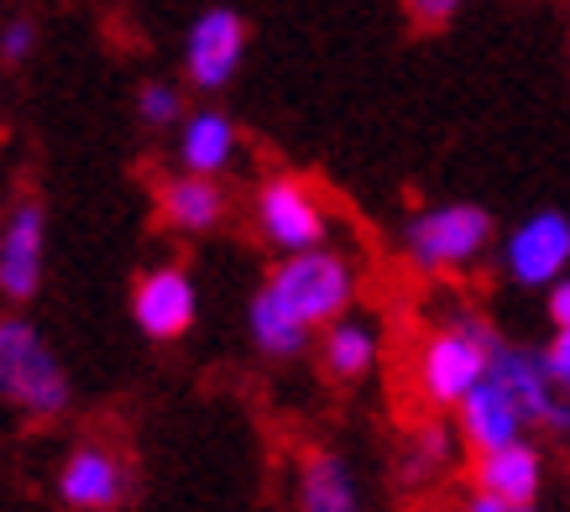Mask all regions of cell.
Masks as SVG:
<instances>
[{
  "label": "cell",
  "instance_id": "obj_16",
  "mask_svg": "<svg viewBox=\"0 0 570 512\" xmlns=\"http://www.w3.org/2000/svg\"><path fill=\"white\" fill-rule=\"evenodd\" d=\"M178 173H199V178H225L236 152H242V131L220 105H194L174 131Z\"/></svg>",
  "mask_w": 570,
  "mask_h": 512
},
{
  "label": "cell",
  "instance_id": "obj_19",
  "mask_svg": "<svg viewBox=\"0 0 570 512\" xmlns=\"http://www.w3.org/2000/svg\"><path fill=\"white\" fill-rule=\"evenodd\" d=\"M131 105H137V120L147 131H178V120L189 116L184 85H168V79H141Z\"/></svg>",
  "mask_w": 570,
  "mask_h": 512
},
{
  "label": "cell",
  "instance_id": "obj_7",
  "mask_svg": "<svg viewBox=\"0 0 570 512\" xmlns=\"http://www.w3.org/2000/svg\"><path fill=\"white\" fill-rule=\"evenodd\" d=\"M487 372L498 376L502 387H508V397L519 403L523 424L544 429V434H554V440H570V387L550 372L544 351L502 341L498 351H492V366H487Z\"/></svg>",
  "mask_w": 570,
  "mask_h": 512
},
{
  "label": "cell",
  "instance_id": "obj_4",
  "mask_svg": "<svg viewBox=\"0 0 570 512\" xmlns=\"http://www.w3.org/2000/svg\"><path fill=\"white\" fill-rule=\"evenodd\" d=\"M498 240V220L492 209L476 205V199H440V205L414 209L403 230H397V246H403V262L414 267L419 277H450L466 273L471 262H482Z\"/></svg>",
  "mask_w": 570,
  "mask_h": 512
},
{
  "label": "cell",
  "instance_id": "obj_22",
  "mask_svg": "<svg viewBox=\"0 0 570 512\" xmlns=\"http://www.w3.org/2000/svg\"><path fill=\"white\" fill-rule=\"evenodd\" d=\"M544 314H550V329H570V273L544 288Z\"/></svg>",
  "mask_w": 570,
  "mask_h": 512
},
{
  "label": "cell",
  "instance_id": "obj_12",
  "mask_svg": "<svg viewBox=\"0 0 570 512\" xmlns=\"http://www.w3.org/2000/svg\"><path fill=\"white\" fill-rule=\"evenodd\" d=\"M157 220L174 236H215L230 220V188L220 178H199V173H168L157 184Z\"/></svg>",
  "mask_w": 570,
  "mask_h": 512
},
{
  "label": "cell",
  "instance_id": "obj_23",
  "mask_svg": "<svg viewBox=\"0 0 570 512\" xmlns=\"http://www.w3.org/2000/svg\"><path fill=\"white\" fill-rule=\"evenodd\" d=\"M539 351H544V361H550V372L570 387V329H554L550 345H539Z\"/></svg>",
  "mask_w": 570,
  "mask_h": 512
},
{
  "label": "cell",
  "instance_id": "obj_10",
  "mask_svg": "<svg viewBox=\"0 0 570 512\" xmlns=\"http://www.w3.org/2000/svg\"><path fill=\"white\" fill-rule=\"evenodd\" d=\"M131 325L147 341H184L199 325V283L184 262H157L131 283Z\"/></svg>",
  "mask_w": 570,
  "mask_h": 512
},
{
  "label": "cell",
  "instance_id": "obj_8",
  "mask_svg": "<svg viewBox=\"0 0 570 512\" xmlns=\"http://www.w3.org/2000/svg\"><path fill=\"white\" fill-rule=\"evenodd\" d=\"M246 42H252V27H246L242 11H230V6L199 11L184 32V85L199 89L205 100L225 95L246 63Z\"/></svg>",
  "mask_w": 570,
  "mask_h": 512
},
{
  "label": "cell",
  "instance_id": "obj_5",
  "mask_svg": "<svg viewBox=\"0 0 570 512\" xmlns=\"http://www.w3.org/2000/svg\"><path fill=\"white\" fill-rule=\"evenodd\" d=\"M252 225H257V236L277 256L309 252V246H325L330 240V205L309 178H298V173H267L252 188Z\"/></svg>",
  "mask_w": 570,
  "mask_h": 512
},
{
  "label": "cell",
  "instance_id": "obj_3",
  "mask_svg": "<svg viewBox=\"0 0 570 512\" xmlns=\"http://www.w3.org/2000/svg\"><path fill=\"white\" fill-rule=\"evenodd\" d=\"M0 403L32 424H52L73 408L69 366L21 308L0 314Z\"/></svg>",
  "mask_w": 570,
  "mask_h": 512
},
{
  "label": "cell",
  "instance_id": "obj_13",
  "mask_svg": "<svg viewBox=\"0 0 570 512\" xmlns=\"http://www.w3.org/2000/svg\"><path fill=\"white\" fill-rule=\"evenodd\" d=\"M294 508L298 512H366L362 481L351 461L330 444H304L294 461Z\"/></svg>",
  "mask_w": 570,
  "mask_h": 512
},
{
  "label": "cell",
  "instance_id": "obj_18",
  "mask_svg": "<svg viewBox=\"0 0 570 512\" xmlns=\"http://www.w3.org/2000/svg\"><path fill=\"white\" fill-rule=\"evenodd\" d=\"M455 455H461L455 424H445L440 413H434V419H419V424L403 434V444H397V481H403V486H430V481H440L450 465H455Z\"/></svg>",
  "mask_w": 570,
  "mask_h": 512
},
{
  "label": "cell",
  "instance_id": "obj_15",
  "mask_svg": "<svg viewBox=\"0 0 570 512\" xmlns=\"http://www.w3.org/2000/svg\"><path fill=\"white\" fill-rule=\"evenodd\" d=\"M455 434H461V444H466L471 455H487V450H498V444L523 440V434H529V424H523L519 403L508 397V387L487 372L482 382H476V387L455 403Z\"/></svg>",
  "mask_w": 570,
  "mask_h": 512
},
{
  "label": "cell",
  "instance_id": "obj_14",
  "mask_svg": "<svg viewBox=\"0 0 570 512\" xmlns=\"http://www.w3.org/2000/svg\"><path fill=\"white\" fill-rule=\"evenodd\" d=\"M471 486L508 502V508H539V492H544V455H539V444L523 434V440L498 444L487 455H471Z\"/></svg>",
  "mask_w": 570,
  "mask_h": 512
},
{
  "label": "cell",
  "instance_id": "obj_24",
  "mask_svg": "<svg viewBox=\"0 0 570 512\" xmlns=\"http://www.w3.org/2000/svg\"><path fill=\"white\" fill-rule=\"evenodd\" d=\"M461 512H513V508H508V502H498V496H487V492H476V486H471L466 502H461Z\"/></svg>",
  "mask_w": 570,
  "mask_h": 512
},
{
  "label": "cell",
  "instance_id": "obj_21",
  "mask_svg": "<svg viewBox=\"0 0 570 512\" xmlns=\"http://www.w3.org/2000/svg\"><path fill=\"white\" fill-rule=\"evenodd\" d=\"M455 11H461V0H403V17L414 21V27H424V32L450 27V21H455Z\"/></svg>",
  "mask_w": 570,
  "mask_h": 512
},
{
  "label": "cell",
  "instance_id": "obj_11",
  "mask_svg": "<svg viewBox=\"0 0 570 512\" xmlns=\"http://www.w3.org/2000/svg\"><path fill=\"white\" fill-rule=\"evenodd\" d=\"M502 273L519 288H550L570 273V215L566 209H534L502 236Z\"/></svg>",
  "mask_w": 570,
  "mask_h": 512
},
{
  "label": "cell",
  "instance_id": "obj_17",
  "mask_svg": "<svg viewBox=\"0 0 570 512\" xmlns=\"http://www.w3.org/2000/svg\"><path fill=\"white\" fill-rule=\"evenodd\" d=\"M314 351H320V366H325L330 382H362L382 356V329H377V319H362V314L351 308L346 319H335V325L320 329Z\"/></svg>",
  "mask_w": 570,
  "mask_h": 512
},
{
  "label": "cell",
  "instance_id": "obj_25",
  "mask_svg": "<svg viewBox=\"0 0 570 512\" xmlns=\"http://www.w3.org/2000/svg\"><path fill=\"white\" fill-rule=\"evenodd\" d=\"M513 512H539V508H513Z\"/></svg>",
  "mask_w": 570,
  "mask_h": 512
},
{
  "label": "cell",
  "instance_id": "obj_6",
  "mask_svg": "<svg viewBox=\"0 0 570 512\" xmlns=\"http://www.w3.org/2000/svg\"><path fill=\"white\" fill-rule=\"evenodd\" d=\"M52 496L63 512H121L137 496V471L116 444L79 440L52 471Z\"/></svg>",
  "mask_w": 570,
  "mask_h": 512
},
{
  "label": "cell",
  "instance_id": "obj_2",
  "mask_svg": "<svg viewBox=\"0 0 570 512\" xmlns=\"http://www.w3.org/2000/svg\"><path fill=\"white\" fill-rule=\"evenodd\" d=\"M262 288L294 325H304L320 341V329L346 319L356 298H362V267L356 256L341 252L335 240L309 246V252H288L273 262V273L262 277Z\"/></svg>",
  "mask_w": 570,
  "mask_h": 512
},
{
  "label": "cell",
  "instance_id": "obj_1",
  "mask_svg": "<svg viewBox=\"0 0 570 512\" xmlns=\"http://www.w3.org/2000/svg\"><path fill=\"white\" fill-rule=\"evenodd\" d=\"M498 345H502V335L487 314H476V308H450L414 351V376H409V382H414L419 403L430 413H455V403L487 376Z\"/></svg>",
  "mask_w": 570,
  "mask_h": 512
},
{
  "label": "cell",
  "instance_id": "obj_9",
  "mask_svg": "<svg viewBox=\"0 0 570 512\" xmlns=\"http://www.w3.org/2000/svg\"><path fill=\"white\" fill-rule=\"evenodd\" d=\"M42 277H48V205L37 194H21L0 215V298L11 308H27L42 293Z\"/></svg>",
  "mask_w": 570,
  "mask_h": 512
},
{
  "label": "cell",
  "instance_id": "obj_20",
  "mask_svg": "<svg viewBox=\"0 0 570 512\" xmlns=\"http://www.w3.org/2000/svg\"><path fill=\"white\" fill-rule=\"evenodd\" d=\"M37 42H42V21L37 17L0 21V69H21V63H32Z\"/></svg>",
  "mask_w": 570,
  "mask_h": 512
}]
</instances>
